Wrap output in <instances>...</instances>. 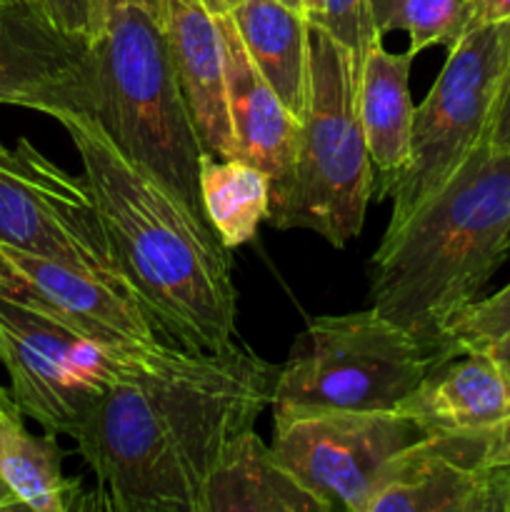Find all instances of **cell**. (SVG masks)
<instances>
[{
    "label": "cell",
    "mask_w": 510,
    "mask_h": 512,
    "mask_svg": "<svg viewBox=\"0 0 510 512\" xmlns=\"http://www.w3.org/2000/svg\"><path fill=\"white\" fill-rule=\"evenodd\" d=\"M373 13L383 35L408 33L413 55L430 45L450 48L463 33V0H373Z\"/></svg>",
    "instance_id": "7402d4cb"
},
{
    "label": "cell",
    "mask_w": 510,
    "mask_h": 512,
    "mask_svg": "<svg viewBox=\"0 0 510 512\" xmlns=\"http://www.w3.org/2000/svg\"><path fill=\"white\" fill-rule=\"evenodd\" d=\"M423 438L488 430L510 418V378L488 350L435 365L395 408Z\"/></svg>",
    "instance_id": "9a60e30c"
},
{
    "label": "cell",
    "mask_w": 510,
    "mask_h": 512,
    "mask_svg": "<svg viewBox=\"0 0 510 512\" xmlns=\"http://www.w3.org/2000/svg\"><path fill=\"white\" fill-rule=\"evenodd\" d=\"M440 363L445 360L435 345L375 308L320 315L305 325L278 368L270 408L273 415L395 410Z\"/></svg>",
    "instance_id": "8992f818"
},
{
    "label": "cell",
    "mask_w": 510,
    "mask_h": 512,
    "mask_svg": "<svg viewBox=\"0 0 510 512\" xmlns=\"http://www.w3.org/2000/svg\"><path fill=\"white\" fill-rule=\"evenodd\" d=\"M143 350L110 348L0 293V363L10 395L48 433L78 438L90 410Z\"/></svg>",
    "instance_id": "ba28073f"
},
{
    "label": "cell",
    "mask_w": 510,
    "mask_h": 512,
    "mask_svg": "<svg viewBox=\"0 0 510 512\" xmlns=\"http://www.w3.org/2000/svg\"><path fill=\"white\" fill-rule=\"evenodd\" d=\"M208 3L213 5V8H218V10H228V13H230V10L238 8V5L243 3V0H208Z\"/></svg>",
    "instance_id": "836d02e7"
},
{
    "label": "cell",
    "mask_w": 510,
    "mask_h": 512,
    "mask_svg": "<svg viewBox=\"0 0 510 512\" xmlns=\"http://www.w3.org/2000/svg\"><path fill=\"white\" fill-rule=\"evenodd\" d=\"M200 512H328L255 433L243 430L225 445L203 490Z\"/></svg>",
    "instance_id": "ac0fdd59"
},
{
    "label": "cell",
    "mask_w": 510,
    "mask_h": 512,
    "mask_svg": "<svg viewBox=\"0 0 510 512\" xmlns=\"http://www.w3.org/2000/svg\"><path fill=\"white\" fill-rule=\"evenodd\" d=\"M65 450L58 435L28 433L18 403L0 408V480L18 498L20 508L35 512H68L80 508L78 480L63 473Z\"/></svg>",
    "instance_id": "ffe728a7"
},
{
    "label": "cell",
    "mask_w": 510,
    "mask_h": 512,
    "mask_svg": "<svg viewBox=\"0 0 510 512\" xmlns=\"http://www.w3.org/2000/svg\"><path fill=\"white\" fill-rule=\"evenodd\" d=\"M510 23V0H463V38L470 30L485 25Z\"/></svg>",
    "instance_id": "83f0119b"
},
{
    "label": "cell",
    "mask_w": 510,
    "mask_h": 512,
    "mask_svg": "<svg viewBox=\"0 0 510 512\" xmlns=\"http://www.w3.org/2000/svg\"><path fill=\"white\" fill-rule=\"evenodd\" d=\"M368 512H488L485 470L463 468L420 438L390 460Z\"/></svg>",
    "instance_id": "d6986e66"
},
{
    "label": "cell",
    "mask_w": 510,
    "mask_h": 512,
    "mask_svg": "<svg viewBox=\"0 0 510 512\" xmlns=\"http://www.w3.org/2000/svg\"><path fill=\"white\" fill-rule=\"evenodd\" d=\"M485 350H488V353L498 360L500 368H503L510 378V333H505L503 338H498L495 343H490Z\"/></svg>",
    "instance_id": "1f68e13d"
},
{
    "label": "cell",
    "mask_w": 510,
    "mask_h": 512,
    "mask_svg": "<svg viewBox=\"0 0 510 512\" xmlns=\"http://www.w3.org/2000/svg\"><path fill=\"white\" fill-rule=\"evenodd\" d=\"M115 263L155 333L193 353L235 343L230 250L183 200L125 158L90 115L63 113Z\"/></svg>",
    "instance_id": "7a4b0ae2"
},
{
    "label": "cell",
    "mask_w": 510,
    "mask_h": 512,
    "mask_svg": "<svg viewBox=\"0 0 510 512\" xmlns=\"http://www.w3.org/2000/svg\"><path fill=\"white\" fill-rule=\"evenodd\" d=\"M505 333H510V283L455 315L438 338V350L443 360H450L455 355L485 350Z\"/></svg>",
    "instance_id": "603a6c76"
},
{
    "label": "cell",
    "mask_w": 510,
    "mask_h": 512,
    "mask_svg": "<svg viewBox=\"0 0 510 512\" xmlns=\"http://www.w3.org/2000/svg\"><path fill=\"white\" fill-rule=\"evenodd\" d=\"M438 453L470 470L510 468V418L488 430L425 438Z\"/></svg>",
    "instance_id": "d4e9b609"
},
{
    "label": "cell",
    "mask_w": 510,
    "mask_h": 512,
    "mask_svg": "<svg viewBox=\"0 0 510 512\" xmlns=\"http://www.w3.org/2000/svg\"><path fill=\"white\" fill-rule=\"evenodd\" d=\"M413 53H388L383 43L365 58L358 78V113L365 145L375 173V200L390 198V190L405 173L413 143L415 105L410 100Z\"/></svg>",
    "instance_id": "2e32d148"
},
{
    "label": "cell",
    "mask_w": 510,
    "mask_h": 512,
    "mask_svg": "<svg viewBox=\"0 0 510 512\" xmlns=\"http://www.w3.org/2000/svg\"><path fill=\"white\" fill-rule=\"evenodd\" d=\"M8 403H13V395H10L8 390L0 385V408H3V405H8ZM18 508H20L18 498H15V495L8 490V485L0 480V512H3V510H18Z\"/></svg>",
    "instance_id": "4dcf8cb0"
},
{
    "label": "cell",
    "mask_w": 510,
    "mask_h": 512,
    "mask_svg": "<svg viewBox=\"0 0 510 512\" xmlns=\"http://www.w3.org/2000/svg\"><path fill=\"white\" fill-rule=\"evenodd\" d=\"M488 512H510V468H485Z\"/></svg>",
    "instance_id": "f1b7e54d"
},
{
    "label": "cell",
    "mask_w": 510,
    "mask_h": 512,
    "mask_svg": "<svg viewBox=\"0 0 510 512\" xmlns=\"http://www.w3.org/2000/svg\"><path fill=\"white\" fill-rule=\"evenodd\" d=\"M0 293L110 348L138 350L160 340L123 285L8 245H0Z\"/></svg>",
    "instance_id": "8fae6325"
},
{
    "label": "cell",
    "mask_w": 510,
    "mask_h": 512,
    "mask_svg": "<svg viewBox=\"0 0 510 512\" xmlns=\"http://www.w3.org/2000/svg\"><path fill=\"white\" fill-rule=\"evenodd\" d=\"M273 455L328 512H368L390 460L420 440L395 410L273 415Z\"/></svg>",
    "instance_id": "30bf717a"
},
{
    "label": "cell",
    "mask_w": 510,
    "mask_h": 512,
    "mask_svg": "<svg viewBox=\"0 0 510 512\" xmlns=\"http://www.w3.org/2000/svg\"><path fill=\"white\" fill-rule=\"evenodd\" d=\"M280 3H285V5H288V8H295V10H300V13H305V10H303V0H280Z\"/></svg>",
    "instance_id": "e575fe53"
},
{
    "label": "cell",
    "mask_w": 510,
    "mask_h": 512,
    "mask_svg": "<svg viewBox=\"0 0 510 512\" xmlns=\"http://www.w3.org/2000/svg\"><path fill=\"white\" fill-rule=\"evenodd\" d=\"M278 368L245 345L193 353L158 340L90 410L75 438L98 480L88 508L200 512L225 445L255 428Z\"/></svg>",
    "instance_id": "6da1fadb"
},
{
    "label": "cell",
    "mask_w": 510,
    "mask_h": 512,
    "mask_svg": "<svg viewBox=\"0 0 510 512\" xmlns=\"http://www.w3.org/2000/svg\"><path fill=\"white\" fill-rule=\"evenodd\" d=\"M213 8V5H210ZM223 35L225 80H228L230 125L235 135V158L258 165L270 178V188L290 173L298 150L303 120L295 118L273 85L255 68L240 40L233 15L213 8Z\"/></svg>",
    "instance_id": "5bb4252c"
},
{
    "label": "cell",
    "mask_w": 510,
    "mask_h": 512,
    "mask_svg": "<svg viewBox=\"0 0 510 512\" xmlns=\"http://www.w3.org/2000/svg\"><path fill=\"white\" fill-rule=\"evenodd\" d=\"M313 28L325 30L348 50L358 78L370 50L383 43V33L375 23L373 0H323V13L318 15Z\"/></svg>",
    "instance_id": "cb8c5ba5"
},
{
    "label": "cell",
    "mask_w": 510,
    "mask_h": 512,
    "mask_svg": "<svg viewBox=\"0 0 510 512\" xmlns=\"http://www.w3.org/2000/svg\"><path fill=\"white\" fill-rule=\"evenodd\" d=\"M53 25L90 43L95 35L93 0H28Z\"/></svg>",
    "instance_id": "484cf974"
},
{
    "label": "cell",
    "mask_w": 510,
    "mask_h": 512,
    "mask_svg": "<svg viewBox=\"0 0 510 512\" xmlns=\"http://www.w3.org/2000/svg\"><path fill=\"white\" fill-rule=\"evenodd\" d=\"M508 55L510 23L470 30L450 45L443 70L415 108L410 160L390 190L393 210L385 235L398 233L485 145Z\"/></svg>",
    "instance_id": "52a82bcc"
},
{
    "label": "cell",
    "mask_w": 510,
    "mask_h": 512,
    "mask_svg": "<svg viewBox=\"0 0 510 512\" xmlns=\"http://www.w3.org/2000/svg\"><path fill=\"white\" fill-rule=\"evenodd\" d=\"M160 20L200 145L213 158H235L223 35L213 8L208 0H163Z\"/></svg>",
    "instance_id": "4fadbf2b"
},
{
    "label": "cell",
    "mask_w": 510,
    "mask_h": 512,
    "mask_svg": "<svg viewBox=\"0 0 510 512\" xmlns=\"http://www.w3.org/2000/svg\"><path fill=\"white\" fill-rule=\"evenodd\" d=\"M508 255L510 155L480 145L398 233L383 235L368 265V303L438 348Z\"/></svg>",
    "instance_id": "3957f363"
},
{
    "label": "cell",
    "mask_w": 510,
    "mask_h": 512,
    "mask_svg": "<svg viewBox=\"0 0 510 512\" xmlns=\"http://www.w3.org/2000/svg\"><path fill=\"white\" fill-rule=\"evenodd\" d=\"M200 198L210 225L228 250L255 238L260 223L268 220L270 178L240 158L200 160Z\"/></svg>",
    "instance_id": "44dd1931"
},
{
    "label": "cell",
    "mask_w": 510,
    "mask_h": 512,
    "mask_svg": "<svg viewBox=\"0 0 510 512\" xmlns=\"http://www.w3.org/2000/svg\"><path fill=\"white\" fill-rule=\"evenodd\" d=\"M120 5H143V8H148L153 15L163 18V0H93L95 33H98V28L103 25L105 15H108L110 10L120 8Z\"/></svg>",
    "instance_id": "f546056e"
},
{
    "label": "cell",
    "mask_w": 510,
    "mask_h": 512,
    "mask_svg": "<svg viewBox=\"0 0 510 512\" xmlns=\"http://www.w3.org/2000/svg\"><path fill=\"white\" fill-rule=\"evenodd\" d=\"M70 113L90 115L125 158L210 225L200 198L205 150L175 78L158 15L143 5H120L105 15L88 43L85 78Z\"/></svg>",
    "instance_id": "277c9868"
},
{
    "label": "cell",
    "mask_w": 510,
    "mask_h": 512,
    "mask_svg": "<svg viewBox=\"0 0 510 512\" xmlns=\"http://www.w3.org/2000/svg\"><path fill=\"white\" fill-rule=\"evenodd\" d=\"M88 40L50 23L28 0L0 3V105L58 118L85 78Z\"/></svg>",
    "instance_id": "7c38bea8"
},
{
    "label": "cell",
    "mask_w": 510,
    "mask_h": 512,
    "mask_svg": "<svg viewBox=\"0 0 510 512\" xmlns=\"http://www.w3.org/2000/svg\"><path fill=\"white\" fill-rule=\"evenodd\" d=\"M485 148H490L493 153L510 155V55L503 80H500L498 98H495L488 135H485Z\"/></svg>",
    "instance_id": "4316f807"
},
{
    "label": "cell",
    "mask_w": 510,
    "mask_h": 512,
    "mask_svg": "<svg viewBox=\"0 0 510 512\" xmlns=\"http://www.w3.org/2000/svg\"><path fill=\"white\" fill-rule=\"evenodd\" d=\"M230 15L255 68L303 120L313 88V23L280 0H243Z\"/></svg>",
    "instance_id": "e0dca14e"
},
{
    "label": "cell",
    "mask_w": 510,
    "mask_h": 512,
    "mask_svg": "<svg viewBox=\"0 0 510 512\" xmlns=\"http://www.w3.org/2000/svg\"><path fill=\"white\" fill-rule=\"evenodd\" d=\"M0 3H15V0H0Z\"/></svg>",
    "instance_id": "d590c367"
},
{
    "label": "cell",
    "mask_w": 510,
    "mask_h": 512,
    "mask_svg": "<svg viewBox=\"0 0 510 512\" xmlns=\"http://www.w3.org/2000/svg\"><path fill=\"white\" fill-rule=\"evenodd\" d=\"M0 245L75 265L125 285L88 180L55 165L28 138L0 143Z\"/></svg>",
    "instance_id": "9c48e42d"
},
{
    "label": "cell",
    "mask_w": 510,
    "mask_h": 512,
    "mask_svg": "<svg viewBox=\"0 0 510 512\" xmlns=\"http://www.w3.org/2000/svg\"><path fill=\"white\" fill-rule=\"evenodd\" d=\"M303 10H305V18H308L310 23H315L318 15L323 13V0H303Z\"/></svg>",
    "instance_id": "d6a6232c"
},
{
    "label": "cell",
    "mask_w": 510,
    "mask_h": 512,
    "mask_svg": "<svg viewBox=\"0 0 510 512\" xmlns=\"http://www.w3.org/2000/svg\"><path fill=\"white\" fill-rule=\"evenodd\" d=\"M375 173L358 113V70L348 50L313 28V88L290 173L270 188L268 223L310 230L333 248L358 238Z\"/></svg>",
    "instance_id": "5b68a950"
}]
</instances>
